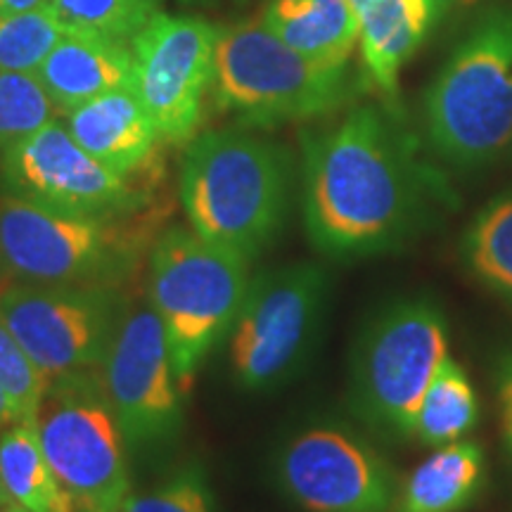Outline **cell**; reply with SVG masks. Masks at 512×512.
<instances>
[{"instance_id":"15","label":"cell","mask_w":512,"mask_h":512,"mask_svg":"<svg viewBox=\"0 0 512 512\" xmlns=\"http://www.w3.org/2000/svg\"><path fill=\"white\" fill-rule=\"evenodd\" d=\"M34 76L55 110L69 114L102 93L133 86L131 43L64 31Z\"/></svg>"},{"instance_id":"3","label":"cell","mask_w":512,"mask_h":512,"mask_svg":"<svg viewBox=\"0 0 512 512\" xmlns=\"http://www.w3.org/2000/svg\"><path fill=\"white\" fill-rule=\"evenodd\" d=\"M425 131L448 164L475 169L512 145V8L479 17L425 93Z\"/></svg>"},{"instance_id":"22","label":"cell","mask_w":512,"mask_h":512,"mask_svg":"<svg viewBox=\"0 0 512 512\" xmlns=\"http://www.w3.org/2000/svg\"><path fill=\"white\" fill-rule=\"evenodd\" d=\"M460 256L472 278L512 304V190L472 219L460 242Z\"/></svg>"},{"instance_id":"11","label":"cell","mask_w":512,"mask_h":512,"mask_svg":"<svg viewBox=\"0 0 512 512\" xmlns=\"http://www.w3.org/2000/svg\"><path fill=\"white\" fill-rule=\"evenodd\" d=\"M219 27L188 15H159L133 36V91L155 121L159 138L183 143L202 117L214 79Z\"/></svg>"},{"instance_id":"35","label":"cell","mask_w":512,"mask_h":512,"mask_svg":"<svg viewBox=\"0 0 512 512\" xmlns=\"http://www.w3.org/2000/svg\"><path fill=\"white\" fill-rule=\"evenodd\" d=\"M510 150H512V145H510Z\"/></svg>"},{"instance_id":"23","label":"cell","mask_w":512,"mask_h":512,"mask_svg":"<svg viewBox=\"0 0 512 512\" xmlns=\"http://www.w3.org/2000/svg\"><path fill=\"white\" fill-rule=\"evenodd\" d=\"M64 31H81L131 43L162 12V0H50Z\"/></svg>"},{"instance_id":"31","label":"cell","mask_w":512,"mask_h":512,"mask_svg":"<svg viewBox=\"0 0 512 512\" xmlns=\"http://www.w3.org/2000/svg\"><path fill=\"white\" fill-rule=\"evenodd\" d=\"M434 10H437V17L441 12H446L448 8H456V5H470L472 0H432Z\"/></svg>"},{"instance_id":"27","label":"cell","mask_w":512,"mask_h":512,"mask_svg":"<svg viewBox=\"0 0 512 512\" xmlns=\"http://www.w3.org/2000/svg\"><path fill=\"white\" fill-rule=\"evenodd\" d=\"M119 512H211V496L200 472L185 470L150 494L128 496Z\"/></svg>"},{"instance_id":"24","label":"cell","mask_w":512,"mask_h":512,"mask_svg":"<svg viewBox=\"0 0 512 512\" xmlns=\"http://www.w3.org/2000/svg\"><path fill=\"white\" fill-rule=\"evenodd\" d=\"M62 34L50 8L0 17V72L34 74Z\"/></svg>"},{"instance_id":"10","label":"cell","mask_w":512,"mask_h":512,"mask_svg":"<svg viewBox=\"0 0 512 512\" xmlns=\"http://www.w3.org/2000/svg\"><path fill=\"white\" fill-rule=\"evenodd\" d=\"M0 320L48 384L102 366L117 330L110 294L88 285L12 283Z\"/></svg>"},{"instance_id":"30","label":"cell","mask_w":512,"mask_h":512,"mask_svg":"<svg viewBox=\"0 0 512 512\" xmlns=\"http://www.w3.org/2000/svg\"><path fill=\"white\" fill-rule=\"evenodd\" d=\"M17 422H24L22 413L17 411L15 403H12L8 396H5L3 389H0V430L17 425Z\"/></svg>"},{"instance_id":"8","label":"cell","mask_w":512,"mask_h":512,"mask_svg":"<svg viewBox=\"0 0 512 512\" xmlns=\"http://www.w3.org/2000/svg\"><path fill=\"white\" fill-rule=\"evenodd\" d=\"M34 427L50 470L76 510L119 512L128 498L124 432L91 373L48 384Z\"/></svg>"},{"instance_id":"14","label":"cell","mask_w":512,"mask_h":512,"mask_svg":"<svg viewBox=\"0 0 512 512\" xmlns=\"http://www.w3.org/2000/svg\"><path fill=\"white\" fill-rule=\"evenodd\" d=\"M287 496L309 512H389L394 477L373 448L337 427L297 434L278 458Z\"/></svg>"},{"instance_id":"21","label":"cell","mask_w":512,"mask_h":512,"mask_svg":"<svg viewBox=\"0 0 512 512\" xmlns=\"http://www.w3.org/2000/svg\"><path fill=\"white\" fill-rule=\"evenodd\" d=\"M477 420L479 399L475 384L458 361L446 356L415 413L413 437L422 446L439 448L465 439L477 427Z\"/></svg>"},{"instance_id":"17","label":"cell","mask_w":512,"mask_h":512,"mask_svg":"<svg viewBox=\"0 0 512 512\" xmlns=\"http://www.w3.org/2000/svg\"><path fill=\"white\" fill-rule=\"evenodd\" d=\"M361 27L363 67L382 93L394 95L399 72L437 19L432 0H351Z\"/></svg>"},{"instance_id":"16","label":"cell","mask_w":512,"mask_h":512,"mask_svg":"<svg viewBox=\"0 0 512 512\" xmlns=\"http://www.w3.org/2000/svg\"><path fill=\"white\" fill-rule=\"evenodd\" d=\"M72 138L88 155L119 176H131L152 155L159 138L155 121L133 86H121L83 102L67 114Z\"/></svg>"},{"instance_id":"2","label":"cell","mask_w":512,"mask_h":512,"mask_svg":"<svg viewBox=\"0 0 512 512\" xmlns=\"http://www.w3.org/2000/svg\"><path fill=\"white\" fill-rule=\"evenodd\" d=\"M181 202L200 238L252 261L285 226L290 159L238 128L209 131L185 150Z\"/></svg>"},{"instance_id":"12","label":"cell","mask_w":512,"mask_h":512,"mask_svg":"<svg viewBox=\"0 0 512 512\" xmlns=\"http://www.w3.org/2000/svg\"><path fill=\"white\" fill-rule=\"evenodd\" d=\"M0 188L8 197L86 219H117L136 204L126 176L88 155L55 119L0 157Z\"/></svg>"},{"instance_id":"1","label":"cell","mask_w":512,"mask_h":512,"mask_svg":"<svg viewBox=\"0 0 512 512\" xmlns=\"http://www.w3.org/2000/svg\"><path fill=\"white\" fill-rule=\"evenodd\" d=\"M427 190L413 143L377 105L304 136V226L320 254L361 259L399 247L425 216Z\"/></svg>"},{"instance_id":"13","label":"cell","mask_w":512,"mask_h":512,"mask_svg":"<svg viewBox=\"0 0 512 512\" xmlns=\"http://www.w3.org/2000/svg\"><path fill=\"white\" fill-rule=\"evenodd\" d=\"M102 366V384L128 444L166 439L178 430L181 384L155 306H136L119 320Z\"/></svg>"},{"instance_id":"5","label":"cell","mask_w":512,"mask_h":512,"mask_svg":"<svg viewBox=\"0 0 512 512\" xmlns=\"http://www.w3.org/2000/svg\"><path fill=\"white\" fill-rule=\"evenodd\" d=\"M211 91L219 110L271 126L335 112L351 81L347 64L313 62L256 19L219 29Z\"/></svg>"},{"instance_id":"26","label":"cell","mask_w":512,"mask_h":512,"mask_svg":"<svg viewBox=\"0 0 512 512\" xmlns=\"http://www.w3.org/2000/svg\"><path fill=\"white\" fill-rule=\"evenodd\" d=\"M0 389L15 403L24 422L34 425L36 411L48 389V380L22 349L15 335L5 328L3 320H0Z\"/></svg>"},{"instance_id":"32","label":"cell","mask_w":512,"mask_h":512,"mask_svg":"<svg viewBox=\"0 0 512 512\" xmlns=\"http://www.w3.org/2000/svg\"><path fill=\"white\" fill-rule=\"evenodd\" d=\"M0 512H31V510L22 508V505H17L12 501H5V503H0Z\"/></svg>"},{"instance_id":"34","label":"cell","mask_w":512,"mask_h":512,"mask_svg":"<svg viewBox=\"0 0 512 512\" xmlns=\"http://www.w3.org/2000/svg\"><path fill=\"white\" fill-rule=\"evenodd\" d=\"M8 501V496H5V491H3V484H0V503H5Z\"/></svg>"},{"instance_id":"4","label":"cell","mask_w":512,"mask_h":512,"mask_svg":"<svg viewBox=\"0 0 512 512\" xmlns=\"http://www.w3.org/2000/svg\"><path fill=\"white\" fill-rule=\"evenodd\" d=\"M249 261L192 228H169L150 254V304L169 342L181 389L230 335L249 287Z\"/></svg>"},{"instance_id":"19","label":"cell","mask_w":512,"mask_h":512,"mask_svg":"<svg viewBox=\"0 0 512 512\" xmlns=\"http://www.w3.org/2000/svg\"><path fill=\"white\" fill-rule=\"evenodd\" d=\"M484 451L475 441H453L434 448L415 467L401 491V512H460L484 486Z\"/></svg>"},{"instance_id":"25","label":"cell","mask_w":512,"mask_h":512,"mask_svg":"<svg viewBox=\"0 0 512 512\" xmlns=\"http://www.w3.org/2000/svg\"><path fill=\"white\" fill-rule=\"evenodd\" d=\"M55 105L34 74L0 72V157L53 121Z\"/></svg>"},{"instance_id":"7","label":"cell","mask_w":512,"mask_h":512,"mask_svg":"<svg viewBox=\"0 0 512 512\" xmlns=\"http://www.w3.org/2000/svg\"><path fill=\"white\" fill-rule=\"evenodd\" d=\"M448 356L446 318L427 299H403L377 313L356 344L354 408L394 437H413V422L432 377Z\"/></svg>"},{"instance_id":"33","label":"cell","mask_w":512,"mask_h":512,"mask_svg":"<svg viewBox=\"0 0 512 512\" xmlns=\"http://www.w3.org/2000/svg\"><path fill=\"white\" fill-rule=\"evenodd\" d=\"M12 283H15V280H12V278H10V275H8V273H5V271H3V268H0V297H3V292H5V290H8V287H10Z\"/></svg>"},{"instance_id":"20","label":"cell","mask_w":512,"mask_h":512,"mask_svg":"<svg viewBox=\"0 0 512 512\" xmlns=\"http://www.w3.org/2000/svg\"><path fill=\"white\" fill-rule=\"evenodd\" d=\"M0 484L8 501L31 512H74L76 505L50 470L31 422L0 432Z\"/></svg>"},{"instance_id":"6","label":"cell","mask_w":512,"mask_h":512,"mask_svg":"<svg viewBox=\"0 0 512 512\" xmlns=\"http://www.w3.org/2000/svg\"><path fill=\"white\" fill-rule=\"evenodd\" d=\"M328 292V273L313 261L268 268L249 280L228 344L240 389L271 392L299 373L316 347Z\"/></svg>"},{"instance_id":"18","label":"cell","mask_w":512,"mask_h":512,"mask_svg":"<svg viewBox=\"0 0 512 512\" xmlns=\"http://www.w3.org/2000/svg\"><path fill=\"white\" fill-rule=\"evenodd\" d=\"M261 22L287 46L320 64H349L361 38L351 0H271Z\"/></svg>"},{"instance_id":"9","label":"cell","mask_w":512,"mask_h":512,"mask_svg":"<svg viewBox=\"0 0 512 512\" xmlns=\"http://www.w3.org/2000/svg\"><path fill=\"white\" fill-rule=\"evenodd\" d=\"M126 256L114 219H86L0 197V268L15 283L93 285L110 278Z\"/></svg>"},{"instance_id":"28","label":"cell","mask_w":512,"mask_h":512,"mask_svg":"<svg viewBox=\"0 0 512 512\" xmlns=\"http://www.w3.org/2000/svg\"><path fill=\"white\" fill-rule=\"evenodd\" d=\"M496 396L498 415H501L503 439L512 453V347L503 351L496 366Z\"/></svg>"},{"instance_id":"29","label":"cell","mask_w":512,"mask_h":512,"mask_svg":"<svg viewBox=\"0 0 512 512\" xmlns=\"http://www.w3.org/2000/svg\"><path fill=\"white\" fill-rule=\"evenodd\" d=\"M50 0H0V17L22 15V12H34L48 8Z\"/></svg>"}]
</instances>
